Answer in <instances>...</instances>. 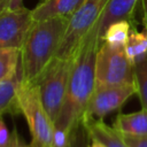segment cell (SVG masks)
I'll use <instances>...</instances> for the list:
<instances>
[{
    "label": "cell",
    "mask_w": 147,
    "mask_h": 147,
    "mask_svg": "<svg viewBox=\"0 0 147 147\" xmlns=\"http://www.w3.org/2000/svg\"><path fill=\"white\" fill-rule=\"evenodd\" d=\"M100 47V21L85 36L75 55L64 102L55 129L70 134L72 127L83 118L90 98L95 88V62Z\"/></svg>",
    "instance_id": "obj_1"
},
{
    "label": "cell",
    "mask_w": 147,
    "mask_h": 147,
    "mask_svg": "<svg viewBox=\"0 0 147 147\" xmlns=\"http://www.w3.org/2000/svg\"><path fill=\"white\" fill-rule=\"evenodd\" d=\"M68 23V17H51L34 21L21 49L24 82H34L39 74L56 56Z\"/></svg>",
    "instance_id": "obj_2"
},
{
    "label": "cell",
    "mask_w": 147,
    "mask_h": 147,
    "mask_svg": "<svg viewBox=\"0 0 147 147\" xmlns=\"http://www.w3.org/2000/svg\"><path fill=\"white\" fill-rule=\"evenodd\" d=\"M18 102L21 114L25 117L30 133L31 147H52L54 137V122L47 114L39 94V88L34 82H23Z\"/></svg>",
    "instance_id": "obj_3"
},
{
    "label": "cell",
    "mask_w": 147,
    "mask_h": 147,
    "mask_svg": "<svg viewBox=\"0 0 147 147\" xmlns=\"http://www.w3.org/2000/svg\"><path fill=\"white\" fill-rule=\"evenodd\" d=\"M72 64L74 57H54L34 79V83L39 88L41 102L54 123L57 119L64 102Z\"/></svg>",
    "instance_id": "obj_4"
},
{
    "label": "cell",
    "mask_w": 147,
    "mask_h": 147,
    "mask_svg": "<svg viewBox=\"0 0 147 147\" xmlns=\"http://www.w3.org/2000/svg\"><path fill=\"white\" fill-rule=\"evenodd\" d=\"M134 84V64L124 46L101 42L95 62V87Z\"/></svg>",
    "instance_id": "obj_5"
},
{
    "label": "cell",
    "mask_w": 147,
    "mask_h": 147,
    "mask_svg": "<svg viewBox=\"0 0 147 147\" xmlns=\"http://www.w3.org/2000/svg\"><path fill=\"white\" fill-rule=\"evenodd\" d=\"M108 2L109 0H86L72 14L55 57H74L82 40L100 21Z\"/></svg>",
    "instance_id": "obj_6"
},
{
    "label": "cell",
    "mask_w": 147,
    "mask_h": 147,
    "mask_svg": "<svg viewBox=\"0 0 147 147\" xmlns=\"http://www.w3.org/2000/svg\"><path fill=\"white\" fill-rule=\"evenodd\" d=\"M33 23L32 9L24 6L17 9L0 10V48L22 49Z\"/></svg>",
    "instance_id": "obj_7"
},
{
    "label": "cell",
    "mask_w": 147,
    "mask_h": 147,
    "mask_svg": "<svg viewBox=\"0 0 147 147\" xmlns=\"http://www.w3.org/2000/svg\"><path fill=\"white\" fill-rule=\"evenodd\" d=\"M137 94L136 85L95 87L84 115L102 119L107 114L119 109L132 95Z\"/></svg>",
    "instance_id": "obj_8"
},
{
    "label": "cell",
    "mask_w": 147,
    "mask_h": 147,
    "mask_svg": "<svg viewBox=\"0 0 147 147\" xmlns=\"http://www.w3.org/2000/svg\"><path fill=\"white\" fill-rule=\"evenodd\" d=\"M24 82L23 64L21 62L17 71L9 78L0 79V114L17 115L21 114L18 93Z\"/></svg>",
    "instance_id": "obj_9"
},
{
    "label": "cell",
    "mask_w": 147,
    "mask_h": 147,
    "mask_svg": "<svg viewBox=\"0 0 147 147\" xmlns=\"http://www.w3.org/2000/svg\"><path fill=\"white\" fill-rule=\"evenodd\" d=\"M82 121L90 134L91 140L100 141L107 147H130L121 133H118L113 126L106 124L102 119L84 115Z\"/></svg>",
    "instance_id": "obj_10"
},
{
    "label": "cell",
    "mask_w": 147,
    "mask_h": 147,
    "mask_svg": "<svg viewBox=\"0 0 147 147\" xmlns=\"http://www.w3.org/2000/svg\"><path fill=\"white\" fill-rule=\"evenodd\" d=\"M140 0H109L100 18V38L105 30L115 21L129 20L136 23V13Z\"/></svg>",
    "instance_id": "obj_11"
},
{
    "label": "cell",
    "mask_w": 147,
    "mask_h": 147,
    "mask_svg": "<svg viewBox=\"0 0 147 147\" xmlns=\"http://www.w3.org/2000/svg\"><path fill=\"white\" fill-rule=\"evenodd\" d=\"M86 0H40L32 9L34 21H41L51 17H68Z\"/></svg>",
    "instance_id": "obj_12"
},
{
    "label": "cell",
    "mask_w": 147,
    "mask_h": 147,
    "mask_svg": "<svg viewBox=\"0 0 147 147\" xmlns=\"http://www.w3.org/2000/svg\"><path fill=\"white\" fill-rule=\"evenodd\" d=\"M113 127L122 136L147 137V110L130 114H118L113 123Z\"/></svg>",
    "instance_id": "obj_13"
},
{
    "label": "cell",
    "mask_w": 147,
    "mask_h": 147,
    "mask_svg": "<svg viewBox=\"0 0 147 147\" xmlns=\"http://www.w3.org/2000/svg\"><path fill=\"white\" fill-rule=\"evenodd\" d=\"M133 28H137V23L129 20H118L109 24L100 38L101 42H108L113 46H125L129 34Z\"/></svg>",
    "instance_id": "obj_14"
},
{
    "label": "cell",
    "mask_w": 147,
    "mask_h": 147,
    "mask_svg": "<svg viewBox=\"0 0 147 147\" xmlns=\"http://www.w3.org/2000/svg\"><path fill=\"white\" fill-rule=\"evenodd\" d=\"M124 48L129 59L134 65L145 60L147 57V32L145 30L138 32L137 29L133 28L129 34Z\"/></svg>",
    "instance_id": "obj_15"
},
{
    "label": "cell",
    "mask_w": 147,
    "mask_h": 147,
    "mask_svg": "<svg viewBox=\"0 0 147 147\" xmlns=\"http://www.w3.org/2000/svg\"><path fill=\"white\" fill-rule=\"evenodd\" d=\"M22 62V52L18 48H0V79L11 77Z\"/></svg>",
    "instance_id": "obj_16"
},
{
    "label": "cell",
    "mask_w": 147,
    "mask_h": 147,
    "mask_svg": "<svg viewBox=\"0 0 147 147\" xmlns=\"http://www.w3.org/2000/svg\"><path fill=\"white\" fill-rule=\"evenodd\" d=\"M134 85L141 107L147 110V57L134 65Z\"/></svg>",
    "instance_id": "obj_17"
},
{
    "label": "cell",
    "mask_w": 147,
    "mask_h": 147,
    "mask_svg": "<svg viewBox=\"0 0 147 147\" xmlns=\"http://www.w3.org/2000/svg\"><path fill=\"white\" fill-rule=\"evenodd\" d=\"M90 134L80 119L71 130L69 134V145L68 147H90L91 142Z\"/></svg>",
    "instance_id": "obj_18"
},
{
    "label": "cell",
    "mask_w": 147,
    "mask_h": 147,
    "mask_svg": "<svg viewBox=\"0 0 147 147\" xmlns=\"http://www.w3.org/2000/svg\"><path fill=\"white\" fill-rule=\"evenodd\" d=\"M18 139H20V136H18L16 127L14 126L13 131H9L3 118H1L0 121V147H10Z\"/></svg>",
    "instance_id": "obj_19"
},
{
    "label": "cell",
    "mask_w": 147,
    "mask_h": 147,
    "mask_svg": "<svg viewBox=\"0 0 147 147\" xmlns=\"http://www.w3.org/2000/svg\"><path fill=\"white\" fill-rule=\"evenodd\" d=\"M122 137L130 147H147V137H130V136H122Z\"/></svg>",
    "instance_id": "obj_20"
},
{
    "label": "cell",
    "mask_w": 147,
    "mask_h": 147,
    "mask_svg": "<svg viewBox=\"0 0 147 147\" xmlns=\"http://www.w3.org/2000/svg\"><path fill=\"white\" fill-rule=\"evenodd\" d=\"M23 7V0H0V10L17 9Z\"/></svg>",
    "instance_id": "obj_21"
},
{
    "label": "cell",
    "mask_w": 147,
    "mask_h": 147,
    "mask_svg": "<svg viewBox=\"0 0 147 147\" xmlns=\"http://www.w3.org/2000/svg\"><path fill=\"white\" fill-rule=\"evenodd\" d=\"M140 8H141L142 25L145 28V31L147 32V0H140Z\"/></svg>",
    "instance_id": "obj_22"
},
{
    "label": "cell",
    "mask_w": 147,
    "mask_h": 147,
    "mask_svg": "<svg viewBox=\"0 0 147 147\" xmlns=\"http://www.w3.org/2000/svg\"><path fill=\"white\" fill-rule=\"evenodd\" d=\"M10 147H31V145H26V144H24L22 140H21V138L15 142V144H13Z\"/></svg>",
    "instance_id": "obj_23"
},
{
    "label": "cell",
    "mask_w": 147,
    "mask_h": 147,
    "mask_svg": "<svg viewBox=\"0 0 147 147\" xmlns=\"http://www.w3.org/2000/svg\"><path fill=\"white\" fill-rule=\"evenodd\" d=\"M90 147H107L106 145H103L102 142L100 141H96V140H92V144L90 145Z\"/></svg>",
    "instance_id": "obj_24"
}]
</instances>
